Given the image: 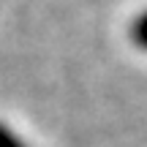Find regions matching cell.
Wrapping results in <instances>:
<instances>
[{"label": "cell", "instance_id": "6da1fadb", "mask_svg": "<svg viewBox=\"0 0 147 147\" xmlns=\"http://www.w3.org/2000/svg\"><path fill=\"white\" fill-rule=\"evenodd\" d=\"M131 41L136 44L139 49L147 52V11L134 19V25H131Z\"/></svg>", "mask_w": 147, "mask_h": 147}, {"label": "cell", "instance_id": "7a4b0ae2", "mask_svg": "<svg viewBox=\"0 0 147 147\" xmlns=\"http://www.w3.org/2000/svg\"><path fill=\"white\" fill-rule=\"evenodd\" d=\"M0 147H27V144L22 142V139L16 136L8 125H3V123H0Z\"/></svg>", "mask_w": 147, "mask_h": 147}]
</instances>
